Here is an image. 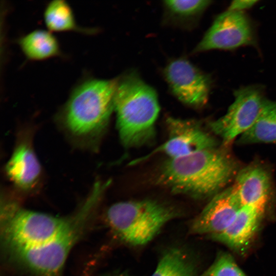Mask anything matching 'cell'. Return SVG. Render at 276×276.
Segmentation results:
<instances>
[{"instance_id":"6da1fadb","label":"cell","mask_w":276,"mask_h":276,"mask_svg":"<svg viewBox=\"0 0 276 276\" xmlns=\"http://www.w3.org/2000/svg\"><path fill=\"white\" fill-rule=\"evenodd\" d=\"M236 172L233 159L213 148L168 158L159 169L157 182L175 194L204 199L220 192Z\"/></svg>"},{"instance_id":"7a4b0ae2","label":"cell","mask_w":276,"mask_h":276,"mask_svg":"<svg viewBox=\"0 0 276 276\" xmlns=\"http://www.w3.org/2000/svg\"><path fill=\"white\" fill-rule=\"evenodd\" d=\"M159 110L155 91L136 73H128L117 80L114 110L119 136L125 147L151 143Z\"/></svg>"},{"instance_id":"3957f363","label":"cell","mask_w":276,"mask_h":276,"mask_svg":"<svg viewBox=\"0 0 276 276\" xmlns=\"http://www.w3.org/2000/svg\"><path fill=\"white\" fill-rule=\"evenodd\" d=\"M117 80H87L72 93L62 110L64 123L78 137L99 135L114 110Z\"/></svg>"},{"instance_id":"277c9868","label":"cell","mask_w":276,"mask_h":276,"mask_svg":"<svg viewBox=\"0 0 276 276\" xmlns=\"http://www.w3.org/2000/svg\"><path fill=\"white\" fill-rule=\"evenodd\" d=\"M179 215L171 205L152 200L120 201L107 210L106 220L124 243L142 246L150 242L168 222Z\"/></svg>"},{"instance_id":"5b68a950","label":"cell","mask_w":276,"mask_h":276,"mask_svg":"<svg viewBox=\"0 0 276 276\" xmlns=\"http://www.w3.org/2000/svg\"><path fill=\"white\" fill-rule=\"evenodd\" d=\"M4 216V237L9 249L47 243L64 231L73 219L26 210L13 203L5 205Z\"/></svg>"},{"instance_id":"8992f818","label":"cell","mask_w":276,"mask_h":276,"mask_svg":"<svg viewBox=\"0 0 276 276\" xmlns=\"http://www.w3.org/2000/svg\"><path fill=\"white\" fill-rule=\"evenodd\" d=\"M86 215L79 211L69 226L53 240L28 248L10 249L12 256L35 276H61L66 260L77 241Z\"/></svg>"},{"instance_id":"52a82bcc","label":"cell","mask_w":276,"mask_h":276,"mask_svg":"<svg viewBox=\"0 0 276 276\" xmlns=\"http://www.w3.org/2000/svg\"><path fill=\"white\" fill-rule=\"evenodd\" d=\"M235 99L225 114L209 123V127L224 145L248 131L257 120L266 98L258 86L242 87L234 92Z\"/></svg>"},{"instance_id":"ba28073f","label":"cell","mask_w":276,"mask_h":276,"mask_svg":"<svg viewBox=\"0 0 276 276\" xmlns=\"http://www.w3.org/2000/svg\"><path fill=\"white\" fill-rule=\"evenodd\" d=\"M255 42L254 29L249 18L244 12L228 9L216 18L194 52L233 50Z\"/></svg>"},{"instance_id":"9c48e42d","label":"cell","mask_w":276,"mask_h":276,"mask_svg":"<svg viewBox=\"0 0 276 276\" xmlns=\"http://www.w3.org/2000/svg\"><path fill=\"white\" fill-rule=\"evenodd\" d=\"M166 125L167 140L152 152L134 160L131 164L139 163L157 153L165 154L168 158H174L215 147V140L196 122L171 117L167 118Z\"/></svg>"},{"instance_id":"30bf717a","label":"cell","mask_w":276,"mask_h":276,"mask_svg":"<svg viewBox=\"0 0 276 276\" xmlns=\"http://www.w3.org/2000/svg\"><path fill=\"white\" fill-rule=\"evenodd\" d=\"M164 75L172 93L181 102L200 107L208 102L210 78L188 60L171 61L165 67Z\"/></svg>"},{"instance_id":"8fae6325","label":"cell","mask_w":276,"mask_h":276,"mask_svg":"<svg viewBox=\"0 0 276 276\" xmlns=\"http://www.w3.org/2000/svg\"><path fill=\"white\" fill-rule=\"evenodd\" d=\"M241 206L233 186L222 190L211 197L194 219L190 232L210 237L221 233L229 225Z\"/></svg>"},{"instance_id":"7c38bea8","label":"cell","mask_w":276,"mask_h":276,"mask_svg":"<svg viewBox=\"0 0 276 276\" xmlns=\"http://www.w3.org/2000/svg\"><path fill=\"white\" fill-rule=\"evenodd\" d=\"M265 210L254 205H243L229 225L222 232L211 237L241 255L249 249Z\"/></svg>"},{"instance_id":"4fadbf2b","label":"cell","mask_w":276,"mask_h":276,"mask_svg":"<svg viewBox=\"0 0 276 276\" xmlns=\"http://www.w3.org/2000/svg\"><path fill=\"white\" fill-rule=\"evenodd\" d=\"M233 187L242 206L265 210L271 183L269 173L264 168L252 165L243 168L237 173Z\"/></svg>"},{"instance_id":"5bb4252c","label":"cell","mask_w":276,"mask_h":276,"mask_svg":"<svg viewBox=\"0 0 276 276\" xmlns=\"http://www.w3.org/2000/svg\"><path fill=\"white\" fill-rule=\"evenodd\" d=\"M9 178L19 189L28 191L40 180L41 168L31 145L27 142L19 143L6 166Z\"/></svg>"},{"instance_id":"9a60e30c","label":"cell","mask_w":276,"mask_h":276,"mask_svg":"<svg viewBox=\"0 0 276 276\" xmlns=\"http://www.w3.org/2000/svg\"><path fill=\"white\" fill-rule=\"evenodd\" d=\"M239 142L245 144H276V101L265 99L255 123L240 136Z\"/></svg>"},{"instance_id":"2e32d148","label":"cell","mask_w":276,"mask_h":276,"mask_svg":"<svg viewBox=\"0 0 276 276\" xmlns=\"http://www.w3.org/2000/svg\"><path fill=\"white\" fill-rule=\"evenodd\" d=\"M194 259L183 249L174 247L164 251L151 276H199Z\"/></svg>"},{"instance_id":"e0dca14e","label":"cell","mask_w":276,"mask_h":276,"mask_svg":"<svg viewBox=\"0 0 276 276\" xmlns=\"http://www.w3.org/2000/svg\"><path fill=\"white\" fill-rule=\"evenodd\" d=\"M18 42L24 53L30 59H44L60 53L57 39L47 30H34L20 37Z\"/></svg>"},{"instance_id":"ac0fdd59","label":"cell","mask_w":276,"mask_h":276,"mask_svg":"<svg viewBox=\"0 0 276 276\" xmlns=\"http://www.w3.org/2000/svg\"><path fill=\"white\" fill-rule=\"evenodd\" d=\"M44 18L47 27L51 31H85L78 26L70 6L63 0L51 1L45 8Z\"/></svg>"},{"instance_id":"d6986e66","label":"cell","mask_w":276,"mask_h":276,"mask_svg":"<svg viewBox=\"0 0 276 276\" xmlns=\"http://www.w3.org/2000/svg\"><path fill=\"white\" fill-rule=\"evenodd\" d=\"M164 6L168 14L174 19L185 20L198 16L210 5L211 1H165Z\"/></svg>"},{"instance_id":"ffe728a7","label":"cell","mask_w":276,"mask_h":276,"mask_svg":"<svg viewBox=\"0 0 276 276\" xmlns=\"http://www.w3.org/2000/svg\"><path fill=\"white\" fill-rule=\"evenodd\" d=\"M199 276H245L233 257L220 251L213 263Z\"/></svg>"},{"instance_id":"44dd1931","label":"cell","mask_w":276,"mask_h":276,"mask_svg":"<svg viewBox=\"0 0 276 276\" xmlns=\"http://www.w3.org/2000/svg\"><path fill=\"white\" fill-rule=\"evenodd\" d=\"M257 3V1L241 0L232 2L228 9L231 10L243 12L245 9H249Z\"/></svg>"},{"instance_id":"7402d4cb","label":"cell","mask_w":276,"mask_h":276,"mask_svg":"<svg viewBox=\"0 0 276 276\" xmlns=\"http://www.w3.org/2000/svg\"><path fill=\"white\" fill-rule=\"evenodd\" d=\"M113 276H128L127 275H113Z\"/></svg>"}]
</instances>
